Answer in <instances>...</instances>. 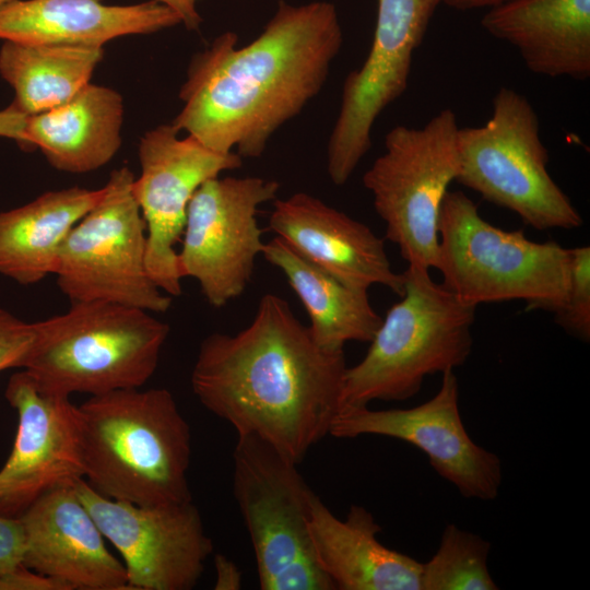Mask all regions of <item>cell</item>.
Instances as JSON below:
<instances>
[{
	"label": "cell",
	"mask_w": 590,
	"mask_h": 590,
	"mask_svg": "<svg viewBox=\"0 0 590 590\" xmlns=\"http://www.w3.org/2000/svg\"><path fill=\"white\" fill-rule=\"evenodd\" d=\"M102 193L74 186L0 212V273L22 285L54 274L64 239Z\"/></svg>",
	"instance_id": "cell-23"
},
{
	"label": "cell",
	"mask_w": 590,
	"mask_h": 590,
	"mask_svg": "<svg viewBox=\"0 0 590 590\" xmlns=\"http://www.w3.org/2000/svg\"><path fill=\"white\" fill-rule=\"evenodd\" d=\"M436 394L410 409L345 408L332 421L329 435L356 438L376 435L400 439L421 449L434 470L465 498L493 500L503 480L499 457L475 444L459 411L455 370L441 374Z\"/></svg>",
	"instance_id": "cell-15"
},
{
	"label": "cell",
	"mask_w": 590,
	"mask_h": 590,
	"mask_svg": "<svg viewBox=\"0 0 590 590\" xmlns=\"http://www.w3.org/2000/svg\"><path fill=\"white\" fill-rule=\"evenodd\" d=\"M17 518L26 567L64 581L72 590H130L122 562L107 548L74 483L45 493Z\"/></svg>",
	"instance_id": "cell-17"
},
{
	"label": "cell",
	"mask_w": 590,
	"mask_h": 590,
	"mask_svg": "<svg viewBox=\"0 0 590 590\" xmlns=\"http://www.w3.org/2000/svg\"><path fill=\"white\" fill-rule=\"evenodd\" d=\"M307 526L316 562L335 590H421L422 563L385 546L365 507L353 505L339 519L315 494Z\"/></svg>",
	"instance_id": "cell-20"
},
{
	"label": "cell",
	"mask_w": 590,
	"mask_h": 590,
	"mask_svg": "<svg viewBox=\"0 0 590 590\" xmlns=\"http://www.w3.org/2000/svg\"><path fill=\"white\" fill-rule=\"evenodd\" d=\"M491 543L456 524L445 527L432 558L422 563L421 590H497L487 559Z\"/></svg>",
	"instance_id": "cell-26"
},
{
	"label": "cell",
	"mask_w": 590,
	"mask_h": 590,
	"mask_svg": "<svg viewBox=\"0 0 590 590\" xmlns=\"http://www.w3.org/2000/svg\"><path fill=\"white\" fill-rule=\"evenodd\" d=\"M233 492L262 590H335L316 562L308 516L314 491L297 464L255 435H237Z\"/></svg>",
	"instance_id": "cell-8"
},
{
	"label": "cell",
	"mask_w": 590,
	"mask_h": 590,
	"mask_svg": "<svg viewBox=\"0 0 590 590\" xmlns=\"http://www.w3.org/2000/svg\"><path fill=\"white\" fill-rule=\"evenodd\" d=\"M441 0H378L370 50L343 84L327 146L331 181L344 185L371 146L378 116L406 91L413 56Z\"/></svg>",
	"instance_id": "cell-12"
},
{
	"label": "cell",
	"mask_w": 590,
	"mask_h": 590,
	"mask_svg": "<svg viewBox=\"0 0 590 590\" xmlns=\"http://www.w3.org/2000/svg\"><path fill=\"white\" fill-rule=\"evenodd\" d=\"M178 133L172 123L144 133L139 143L141 174L132 184L146 227L148 273L170 297L182 292L175 246L192 196L208 179L243 165L236 152L220 153L191 134L179 138Z\"/></svg>",
	"instance_id": "cell-14"
},
{
	"label": "cell",
	"mask_w": 590,
	"mask_h": 590,
	"mask_svg": "<svg viewBox=\"0 0 590 590\" xmlns=\"http://www.w3.org/2000/svg\"><path fill=\"white\" fill-rule=\"evenodd\" d=\"M269 227L300 256L344 284L361 290L382 285L404 291L403 273L393 271L385 241L367 225L305 192L276 199Z\"/></svg>",
	"instance_id": "cell-18"
},
{
	"label": "cell",
	"mask_w": 590,
	"mask_h": 590,
	"mask_svg": "<svg viewBox=\"0 0 590 590\" xmlns=\"http://www.w3.org/2000/svg\"><path fill=\"white\" fill-rule=\"evenodd\" d=\"M509 0H441V3L460 11L489 9Z\"/></svg>",
	"instance_id": "cell-34"
},
{
	"label": "cell",
	"mask_w": 590,
	"mask_h": 590,
	"mask_svg": "<svg viewBox=\"0 0 590 590\" xmlns=\"http://www.w3.org/2000/svg\"><path fill=\"white\" fill-rule=\"evenodd\" d=\"M181 23L166 4L103 0H11L0 8V39L36 45L103 47L125 35L151 34Z\"/></svg>",
	"instance_id": "cell-19"
},
{
	"label": "cell",
	"mask_w": 590,
	"mask_h": 590,
	"mask_svg": "<svg viewBox=\"0 0 590 590\" xmlns=\"http://www.w3.org/2000/svg\"><path fill=\"white\" fill-rule=\"evenodd\" d=\"M173 9L189 31H198L202 19L197 10L198 0H157Z\"/></svg>",
	"instance_id": "cell-33"
},
{
	"label": "cell",
	"mask_w": 590,
	"mask_h": 590,
	"mask_svg": "<svg viewBox=\"0 0 590 590\" xmlns=\"http://www.w3.org/2000/svg\"><path fill=\"white\" fill-rule=\"evenodd\" d=\"M262 255L282 271L310 320L314 341L328 351H343L351 341L369 342L381 323L368 291L351 287L300 256L282 238L264 243Z\"/></svg>",
	"instance_id": "cell-24"
},
{
	"label": "cell",
	"mask_w": 590,
	"mask_h": 590,
	"mask_svg": "<svg viewBox=\"0 0 590 590\" xmlns=\"http://www.w3.org/2000/svg\"><path fill=\"white\" fill-rule=\"evenodd\" d=\"M215 590H238L243 585V576L238 566L228 557L216 554L214 556Z\"/></svg>",
	"instance_id": "cell-32"
},
{
	"label": "cell",
	"mask_w": 590,
	"mask_h": 590,
	"mask_svg": "<svg viewBox=\"0 0 590 590\" xmlns=\"http://www.w3.org/2000/svg\"><path fill=\"white\" fill-rule=\"evenodd\" d=\"M103 55V47L4 40L0 75L14 90L11 104L33 116L64 104L91 83Z\"/></svg>",
	"instance_id": "cell-25"
},
{
	"label": "cell",
	"mask_w": 590,
	"mask_h": 590,
	"mask_svg": "<svg viewBox=\"0 0 590 590\" xmlns=\"http://www.w3.org/2000/svg\"><path fill=\"white\" fill-rule=\"evenodd\" d=\"M133 180L128 166L114 169L98 202L64 239L54 275L71 303L103 300L152 314L169 309L172 297L146 270V227Z\"/></svg>",
	"instance_id": "cell-10"
},
{
	"label": "cell",
	"mask_w": 590,
	"mask_h": 590,
	"mask_svg": "<svg viewBox=\"0 0 590 590\" xmlns=\"http://www.w3.org/2000/svg\"><path fill=\"white\" fill-rule=\"evenodd\" d=\"M33 326L21 368L39 390L68 397L141 388L169 333L150 311L103 300L71 303L68 311Z\"/></svg>",
	"instance_id": "cell-4"
},
{
	"label": "cell",
	"mask_w": 590,
	"mask_h": 590,
	"mask_svg": "<svg viewBox=\"0 0 590 590\" xmlns=\"http://www.w3.org/2000/svg\"><path fill=\"white\" fill-rule=\"evenodd\" d=\"M34 337L33 322H26L0 308V371L21 368Z\"/></svg>",
	"instance_id": "cell-28"
},
{
	"label": "cell",
	"mask_w": 590,
	"mask_h": 590,
	"mask_svg": "<svg viewBox=\"0 0 590 590\" xmlns=\"http://www.w3.org/2000/svg\"><path fill=\"white\" fill-rule=\"evenodd\" d=\"M403 276L402 299L381 320L363 359L345 369L340 410L412 398L425 377L455 370L471 354L476 306L433 281L429 271L408 267Z\"/></svg>",
	"instance_id": "cell-5"
},
{
	"label": "cell",
	"mask_w": 590,
	"mask_h": 590,
	"mask_svg": "<svg viewBox=\"0 0 590 590\" xmlns=\"http://www.w3.org/2000/svg\"><path fill=\"white\" fill-rule=\"evenodd\" d=\"M24 534L19 518L0 516V577L22 563Z\"/></svg>",
	"instance_id": "cell-30"
},
{
	"label": "cell",
	"mask_w": 590,
	"mask_h": 590,
	"mask_svg": "<svg viewBox=\"0 0 590 590\" xmlns=\"http://www.w3.org/2000/svg\"><path fill=\"white\" fill-rule=\"evenodd\" d=\"M0 590H72L64 581L35 571L22 563L0 577Z\"/></svg>",
	"instance_id": "cell-29"
},
{
	"label": "cell",
	"mask_w": 590,
	"mask_h": 590,
	"mask_svg": "<svg viewBox=\"0 0 590 590\" xmlns=\"http://www.w3.org/2000/svg\"><path fill=\"white\" fill-rule=\"evenodd\" d=\"M78 412L84 480L95 492L138 505L192 502L191 430L170 391L116 390Z\"/></svg>",
	"instance_id": "cell-3"
},
{
	"label": "cell",
	"mask_w": 590,
	"mask_h": 590,
	"mask_svg": "<svg viewBox=\"0 0 590 590\" xmlns=\"http://www.w3.org/2000/svg\"><path fill=\"white\" fill-rule=\"evenodd\" d=\"M481 25L538 75L590 76V0H509L489 8Z\"/></svg>",
	"instance_id": "cell-21"
},
{
	"label": "cell",
	"mask_w": 590,
	"mask_h": 590,
	"mask_svg": "<svg viewBox=\"0 0 590 590\" xmlns=\"http://www.w3.org/2000/svg\"><path fill=\"white\" fill-rule=\"evenodd\" d=\"M346 367L343 351L320 347L285 299L266 294L247 328L201 342L190 381L237 435L258 436L298 464L329 435Z\"/></svg>",
	"instance_id": "cell-2"
},
{
	"label": "cell",
	"mask_w": 590,
	"mask_h": 590,
	"mask_svg": "<svg viewBox=\"0 0 590 590\" xmlns=\"http://www.w3.org/2000/svg\"><path fill=\"white\" fill-rule=\"evenodd\" d=\"M74 489L106 540L119 552L130 590H190L213 552L192 502L138 505L110 499L80 479Z\"/></svg>",
	"instance_id": "cell-13"
},
{
	"label": "cell",
	"mask_w": 590,
	"mask_h": 590,
	"mask_svg": "<svg viewBox=\"0 0 590 590\" xmlns=\"http://www.w3.org/2000/svg\"><path fill=\"white\" fill-rule=\"evenodd\" d=\"M458 129L450 108L418 128L396 126L385 137V152L363 176L386 238L408 267H436L440 206L458 174Z\"/></svg>",
	"instance_id": "cell-9"
},
{
	"label": "cell",
	"mask_w": 590,
	"mask_h": 590,
	"mask_svg": "<svg viewBox=\"0 0 590 590\" xmlns=\"http://www.w3.org/2000/svg\"><path fill=\"white\" fill-rule=\"evenodd\" d=\"M435 269L441 284L468 304L521 299L527 310L555 314L567 298L570 248L496 227L465 193L448 190L438 217Z\"/></svg>",
	"instance_id": "cell-6"
},
{
	"label": "cell",
	"mask_w": 590,
	"mask_h": 590,
	"mask_svg": "<svg viewBox=\"0 0 590 590\" xmlns=\"http://www.w3.org/2000/svg\"><path fill=\"white\" fill-rule=\"evenodd\" d=\"M9 1H11V0H0V8H1L3 4L8 3Z\"/></svg>",
	"instance_id": "cell-35"
},
{
	"label": "cell",
	"mask_w": 590,
	"mask_h": 590,
	"mask_svg": "<svg viewBox=\"0 0 590 590\" xmlns=\"http://www.w3.org/2000/svg\"><path fill=\"white\" fill-rule=\"evenodd\" d=\"M492 108L484 125L458 129L456 181L535 229L580 227V213L547 170L548 151L532 104L500 87Z\"/></svg>",
	"instance_id": "cell-7"
},
{
	"label": "cell",
	"mask_w": 590,
	"mask_h": 590,
	"mask_svg": "<svg viewBox=\"0 0 590 590\" xmlns=\"http://www.w3.org/2000/svg\"><path fill=\"white\" fill-rule=\"evenodd\" d=\"M556 322L568 333L590 339V247L570 248V279L565 304L555 314Z\"/></svg>",
	"instance_id": "cell-27"
},
{
	"label": "cell",
	"mask_w": 590,
	"mask_h": 590,
	"mask_svg": "<svg viewBox=\"0 0 590 590\" xmlns=\"http://www.w3.org/2000/svg\"><path fill=\"white\" fill-rule=\"evenodd\" d=\"M28 116L10 104L0 110V137L17 142L25 149V125Z\"/></svg>",
	"instance_id": "cell-31"
},
{
	"label": "cell",
	"mask_w": 590,
	"mask_h": 590,
	"mask_svg": "<svg viewBox=\"0 0 590 590\" xmlns=\"http://www.w3.org/2000/svg\"><path fill=\"white\" fill-rule=\"evenodd\" d=\"M280 184L260 177H214L192 196L178 269L194 279L208 303L220 308L239 297L251 280L264 243L258 208L274 200Z\"/></svg>",
	"instance_id": "cell-11"
},
{
	"label": "cell",
	"mask_w": 590,
	"mask_h": 590,
	"mask_svg": "<svg viewBox=\"0 0 590 590\" xmlns=\"http://www.w3.org/2000/svg\"><path fill=\"white\" fill-rule=\"evenodd\" d=\"M4 396L17 429L0 469V516L17 518L45 493L84 479L81 430L70 397L39 390L24 370L10 377Z\"/></svg>",
	"instance_id": "cell-16"
},
{
	"label": "cell",
	"mask_w": 590,
	"mask_h": 590,
	"mask_svg": "<svg viewBox=\"0 0 590 590\" xmlns=\"http://www.w3.org/2000/svg\"><path fill=\"white\" fill-rule=\"evenodd\" d=\"M122 120L121 95L88 83L64 104L27 117L25 149H39L58 170L93 172L118 152Z\"/></svg>",
	"instance_id": "cell-22"
},
{
	"label": "cell",
	"mask_w": 590,
	"mask_h": 590,
	"mask_svg": "<svg viewBox=\"0 0 590 590\" xmlns=\"http://www.w3.org/2000/svg\"><path fill=\"white\" fill-rule=\"evenodd\" d=\"M342 43L331 2L281 0L250 44L237 47V35L225 32L193 56L172 125L216 152L259 157L320 93Z\"/></svg>",
	"instance_id": "cell-1"
}]
</instances>
